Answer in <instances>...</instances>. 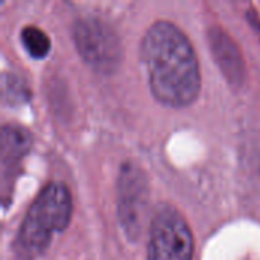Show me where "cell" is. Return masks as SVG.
<instances>
[{
  "mask_svg": "<svg viewBox=\"0 0 260 260\" xmlns=\"http://www.w3.org/2000/svg\"><path fill=\"white\" fill-rule=\"evenodd\" d=\"M21 41L34 58H44L50 50V40L49 37L35 26H27L21 32Z\"/></svg>",
  "mask_w": 260,
  "mask_h": 260,
  "instance_id": "8",
  "label": "cell"
},
{
  "mask_svg": "<svg viewBox=\"0 0 260 260\" xmlns=\"http://www.w3.org/2000/svg\"><path fill=\"white\" fill-rule=\"evenodd\" d=\"M210 43H212L213 53L222 72L229 76L230 81H241L242 79V59L235 43L229 38V35L224 30L218 27L210 32Z\"/></svg>",
  "mask_w": 260,
  "mask_h": 260,
  "instance_id": "7",
  "label": "cell"
},
{
  "mask_svg": "<svg viewBox=\"0 0 260 260\" xmlns=\"http://www.w3.org/2000/svg\"><path fill=\"white\" fill-rule=\"evenodd\" d=\"M140 62L154 98L181 108L190 105L201 87L197 55L189 38L171 21H155L140 44Z\"/></svg>",
  "mask_w": 260,
  "mask_h": 260,
  "instance_id": "1",
  "label": "cell"
},
{
  "mask_svg": "<svg viewBox=\"0 0 260 260\" xmlns=\"http://www.w3.org/2000/svg\"><path fill=\"white\" fill-rule=\"evenodd\" d=\"M75 46L82 59L96 72L110 75L122 62L123 49L114 29L99 18H82L73 29Z\"/></svg>",
  "mask_w": 260,
  "mask_h": 260,
  "instance_id": "3",
  "label": "cell"
},
{
  "mask_svg": "<svg viewBox=\"0 0 260 260\" xmlns=\"http://www.w3.org/2000/svg\"><path fill=\"white\" fill-rule=\"evenodd\" d=\"M193 236L174 207H160L149 229L148 260H192Z\"/></svg>",
  "mask_w": 260,
  "mask_h": 260,
  "instance_id": "4",
  "label": "cell"
},
{
  "mask_svg": "<svg viewBox=\"0 0 260 260\" xmlns=\"http://www.w3.org/2000/svg\"><path fill=\"white\" fill-rule=\"evenodd\" d=\"M30 134L15 125H5L2 129V181L3 189L6 192V187L11 181H14V177L18 171V166L27 151L30 149Z\"/></svg>",
  "mask_w": 260,
  "mask_h": 260,
  "instance_id": "6",
  "label": "cell"
},
{
  "mask_svg": "<svg viewBox=\"0 0 260 260\" xmlns=\"http://www.w3.org/2000/svg\"><path fill=\"white\" fill-rule=\"evenodd\" d=\"M120 197L119 213L125 230L131 235H139L142 230L143 215L148 207V186L140 171L125 168L120 172Z\"/></svg>",
  "mask_w": 260,
  "mask_h": 260,
  "instance_id": "5",
  "label": "cell"
},
{
  "mask_svg": "<svg viewBox=\"0 0 260 260\" xmlns=\"http://www.w3.org/2000/svg\"><path fill=\"white\" fill-rule=\"evenodd\" d=\"M72 216V197L62 183H50L29 207L18 230L15 248L21 259L40 256Z\"/></svg>",
  "mask_w": 260,
  "mask_h": 260,
  "instance_id": "2",
  "label": "cell"
}]
</instances>
